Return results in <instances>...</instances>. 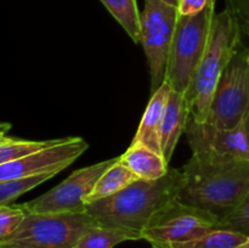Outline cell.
Wrapping results in <instances>:
<instances>
[{
	"label": "cell",
	"mask_w": 249,
	"mask_h": 248,
	"mask_svg": "<svg viewBox=\"0 0 249 248\" xmlns=\"http://www.w3.org/2000/svg\"><path fill=\"white\" fill-rule=\"evenodd\" d=\"M56 174L49 173V174L34 175V177H24L19 180H11V181H0V206L11 204L16 201L19 196L28 192L29 190L34 189L38 185L43 184L46 180L51 179Z\"/></svg>",
	"instance_id": "ffe728a7"
},
{
	"label": "cell",
	"mask_w": 249,
	"mask_h": 248,
	"mask_svg": "<svg viewBox=\"0 0 249 248\" xmlns=\"http://www.w3.org/2000/svg\"><path fill=\"white\" fill-rule=\"evenodd\" d=\"M61 139H53V140H23V139L11 138L9 136L7 140L0 143V165L9 163L17 158L24 157L31 153L38 152L46 147L55 145Z\"/></svg>",
	"instance_id": "ac0fdd59"
},
{
	"label": "cell",
	"mask_w": 249,
	"mask_h": 248,
	"mask_svg": "<svg viewBox=\"0 0 249 248\" xmlns=\"http://www.w3.org/2000/svg\"><path fill=\"white\" fill-rule=\"evenodd\" d=\"M184 185L181 168H169L160 179H139L113 196L88 204L87 213L99 225L141 235L156 212L177 198Z\"/></svg>",
	"instance_id": "7a4b0ae2"
},
{
	"label": "cell",
	"mask_w": 249,
	"mask_h": 248,
	"mask_svg": "<svg viewBox=\"0 0 249 248\" xmlns=\"http://www.w3.org/2000/svg\"><path fill=\"white\" fill-rule=\"evenodd\" d=\"M170 91H172V89H170L169 84L164 82V84L160 89H157L153 94H151L152 96H151L147 107L143 112L140 125L136 130V134L131 143L147 146L151 150L162 155V150H160V130H162L163 117H164L165 107H167Z\"/></svg>",
	"instance_id": "7c38bea8"
},
{
	"label": "cell",
	"mask_w": 249,
	"mask_h": 248,
	"mask_svg": "<svg viewBox=\"0 0 249 248\" xmlns=\"http://www.w3.org/2000/svg\"><path fill=\"white\" fill-rule=\"evenodd\" d=\"M212 1L213 0H179L178 12L181 16H194L203 11Z\"/></svg>",
	"instance_id": "603a6c76"
},
{
	"label": "cell",
	"mask_w": 249,
	"mask_h": 248,
	"mask_svg": "<svg viewBox=\"0 0 249 248\" xmlns=\"http://www.w3.org/2000/svg\"><path fill=\"white\" fill-rule=\"evenodd\" d=\"M192 155L204 158H249V145L243 122L235 128H219L190 117L185 129Z\"/></svg>",
	"instance_id": "8fae6325"
},
{
	"label": "cell",
	"mask_w": 249,
	"mask_h": 248,
	"mask_svg": "<svg viewBox=\"0 0 249 248\" xmlns=\"http://www.w3.org/2000/svg\"><path fill=\"white\" fill-rule=\"evenodd\" d=\"M142 240L139 233L118 228L96 225L88 229L73 248H113L124 241Z\"/></svg>",
	"instance_id": "2e32d148"
},
{
	"label": "cell",
	"mask_w": 249,
	"mask_h": 248,
	"mask_svg": "<svg viewBox=\"0 0 249 248\" xmlns=\"http://www.w3.org/2000/svg\"><path fill=\"white\" fill-rule=\"evenodd\" d=\"M135 44L140 43V15L136 0H100Z\"/></svg>",
	"instance_id": "e0dca14e"
},
{
	"label": "cell",
	"mask_w": 249,
	"mask_h": 248,
	"mask_svg": "<svg viewBox=\"0 0 249 248\" xmlns=\"http://www.w3.org/2000/svg\"><path fill=\"white\" fill-rule=\"evenodd\" d=\"M243 125H245V130H246V136H247L248 140V145H249V107L245 114V118H243Z\"/></svg>",
	"instance_id": "d4e9b609"
},
{
	"label": "cell",
	"mask_w": 249,
	"mask_h": 248,
	"mask_svg": "<svg viewBox=\"0 0 249 248\" xmlns=\"http://www.w3.org/2000/svg\"><path fill=\"white\" fill-rule=\"evenodd\" d=\"M190 117L191 113L184 95L172 90L168 97L160 130V150L168 163L174 155L180 136L185 133Z\"/></svg>",
	"instance_id": "4fadbf2b"
},
{
	"label": "cell",
	"mask_w": 249,
	"mask_h": 248,
	"mask_svg": "<svg viewBox=\"0 0 249 248\" xmlns=\"http://www.w3.org/2000/svg\"><path fill=\"white\" fill-rule=\"evenodd\" d=\"M178 16V7L160 0H145V7L140 15V43L150 68L151 94L165 82L168 55Z\"/></svg>",
	"instance_id": "ba28073f"
},
{
	"label": "cell",
	"mask_w": 249,
	"mask_h": 248,
	"mask_svg": "<svg viewBox=\"0 0 249 248\" xmlns=\"http://www.w3.org/2000/svg\"><path fill=\"white\" fill-rule=\"evenodd\" d=\"M184 203L204 209L220 220L249 194V158H204L192 155L181 168Z\"/></svg>",
	"instance_id": "6da1fadb"
},
{
	"label": "cell",
	"mask_w": 249,
	"mask_h": 248,
	"mask_svg": "<svg viewBox=\"0 0 249 248\" xmlns=\"http://www.w3.org/2000/svg\"><path fill=\"white\" fill-rule=\"evenodd\" d=\"M151 248H155V247H152V246H151Z\"/></svg>",
	"instance_id": "4dcf8cb0"
},
{
	"label": "cell",
	"mask_w": 249,
	"mask_h": 248,
	"mask_svg": "<svg viewBox=\"0 0 249 248\" xmlns=\"http://www.w3.org/2000/svg\"><path fill=\"white\" fill-rule=\"evenodd\" d=\"M218 229L241 233L249 238V194L228 215L219 220Z\"/></svg>",
	"instance_id": "44dd1931"
},
{
	"label": "cell",
	"mask_w": 249,
	"mask_h": 248,
	"mask_svg": "<svg viewBox=\"0 0 249 248\" xmlns=\"http://www.w3.org/2000/svg\"><path fill=\"white\" fill-rule=\"evenodd\" d=\"M139 179L140 177L121 162V157H118L117 162H114L97 180L91 194L87 198V204L113 196Z\"/></svg>",
	"instance_id": "9a60e30c"
},
{
	"label": "cell",
	"mask_w": 249,
	"mask_h": 248,
	"mask_svg": "<svg viewBox=\"0 0 249 248\" xmlns=\"http://www.w3.org/2000/svg\"><path fill=\"white\" fill-rule=\"evenodd\" d=\"M241 35V22L231 10L215 14L208 45L184 95L194 121L207 122L219 78L242 44Z\"/></svg>",
	"instance_id": "3957f363"
},
{
	"label": "cell",
	"mask_w": 249,
	"mask_h": 248,
	"mask_svg": "<svg viewBox=\"0 0 249 248\" xmlns=\"http://www.w3.org/2000/svg\"><path fill=\"white\" fill-rule=\"evenodd\" d=\"M238 248H249V238L247 241H246L245 243H243V245H241Z\"/></svg>",
	"instance_id": "f546056e"
},
{
	"label": "cell",
	"mask_w": 249,
	"mask_h": 248,
	"mask_svg": "<svg viewBox=\"0 0 249 248\" xmlns=\"http://www.w3.org/2000/svg\"><path fill=\"white\" fill-rule=\"evenodd\" d=\"M248 240L247 236L232 231L215 229L198 240L175 248H238Z\"/></svg>",
	"instance_id": "d6986e66"
},
{
	"label": "cell",
	"mask_w": 249,
	"mask_h": 248,
	"mask_svg": "<svg viewBox=\"0 0 249 248\" xmlns=\"http://www.w3.org/2000/svg\"><path fill=\"white\" fill-rule=\"evenodd\" d=\"M6 134L7 133H2V131H0V143L4 142L5 140H7V139H9V136H7Z\"/></svg>",
	"instance_id": "f1b7e54d"
},
{
	"label": "cell",
	"mask_w": 249,
	"mask_h": 248,
	"mask_svg": "<svg viewBox=\"0 0 249 248\" xmlns=\"http://www.w3.org/2000/svg\"><path fill=\"white\" fill-rule=\"evenodd\" d=\"M2 133H4V131H2Z\"/></svg>",
	"instance_id": "1f68e13d"
},
{
	"label": "cell",
	"mask_w": 249,
	"mask_h": 248,
	"mask_svg": "<svg viewBox=\"0 0 249 248\" xmlns=\"http://www.w3.org/2000/svg\"><path fill=\"white\" fill-rule=\"evenodd\" d=\"M11 129V124L6 123V122H0V131H4V133H7V131Z\"/></svg>",
	"instance_id": "484cf974"
},
{
	"label": "cell",
	"mask_w": 249,
	"mask_h": 248,
	"mask_svg": "<svg viewBox=\"0 0 249 248\" xmlns=\"http://www.w3.org/2000/svg\"><path fill=\"white\" fill-rule=\"evenodd\" d=\"M121 162L142 180L160 179L169 170V163L160 153L138 143L129 146L128 150L121 156Z\"/></svg>",
	"instance_id": "5bb4252c"
},
{
	"label": "cell",
	"mask_w": 249,
	"mask_h": 248,
	"mask_svg": "<svg viewBox=\"0 0 249 248\" xmlns=\"http://www.w3.org/2000/svg\"><path fill=\"white\" fill-rule=\"evenodd\" d=\"M89 145L82 138H62L57 143L38 152L0 165V181H11L34 175L57 174L70 167Z\"/></svg>",
	"instance_id": "30bf717a"
},
{
	"label": "cell",
	"mask_w": 249,
	"mask_h": 248,
	"mask_svg": "<svg viewBox=\"0 0 249 248\" xmlns=\"http://www.w3.org/2000/svg\"><path fill=\"white\" fill-rule=\"evenodd\" d=\"M241 28H242V32L249 39V23H241Z\"/></svg>",
	"instance_id": "4316f807"
},
{
	"label": "cell",
	"mask_w": 249,
	"mask_h": 248,
	"mask_svg": "<svg viewBox=\"0 0 249 248\" xmlns=\"http://www.w3.org/2000/svg\"><path fill=\"white\" fill-rule=\"evenodd\" d=\"M249 107V49L241 44L221 73L207 122L219 128H235Z\"/></svg>",
	"instance_id": "52a82bcc"
},
{
	"label": "cell",
	"mask_w": 249,
	"mask_h": 248,
	"mask_svg": "<svg viewBox=\"0 0 249 248\" xmlns=\"http://www.w3.org/2000/svg\"><path fill=\"white\" fill-rule=\"evenodd\" d=\"M219 219L204 209L174 198L156 212L141 236L155 248H175L218 229Z\"/></svg>",
	"instance_id": "8992f818"
},
{
	"label": "cell",
	"mask_w": 249,
	"mask_h": 248,
	"mask_svg": "<svg viewBox=\"0 0 249 248\" xmlns=\"http://www.w3.org/2000/svg\"><path fill=\"white\" fill-rule=\"evenodd\" d=\"M117 159L118 157L111 158L75 170L50 191L23 203L24 208L32 213L40 214L87 213V198L100 177Z\"/></svg>",
	"instance_id": "9c48e42d"
},
{
	"label": "cell",
	"mask_w": 249,
	"mask_h": 248,
	"mask_svg": "<svg viewBox=\"0 0 249 248\" xmlns=\"http://www.w3.org/2000/svg\"><path fill=\"white\" fill-rule=\"evenodd\" d=\"M226 5L241 23H249V0H226Z\"/></svg>",
	"instance_id": "cb8c5ba5"
},
{
	"label": "cell",
	"mask_w": 249,
	"mask_h": 248,
	"mask_svg": "<svg viewBox=\"0 0 249 248\" xmlns=\"http://www.w3.org/2000/svg\"><path fill=\"white\" fill-rule=\"evenodd\" d=\"M27 215L23 203L0 206V243L11 237Z\"/></svg>",
	"instance_id": "7402d4cb"
},
{
	"label": "cell",
	"mask_w": 249,
	"mask_h": 248,
	"mask_svg": "<svg viewBox=\"0 0 249 248\" xmlns=\"http://www.w3.org/2000/svg\"><path fill=\"white\" fill-rule=\"evenodd\" d=\"M99 224L88 213L40 214L27 211L16 232L0 248H73L88 229Z\"/></svg>",
	"instance_id": "5b68a950"
},
{
	"label": "cell",
	"mask_w": 249,
	"mask_h": 248,
	"mask_svg": "<svg viewBox=\"0 0 249 248\" xmlns=\"http://www.w3.org/2000/svg\"><path fill=\"white\" fill-rule=\"evenodd\" d=\"M160 1L165 2V4L168 5H172V6L178 7V1H179V0H160Z\"/></svg>",
	"instance_id": "83f0119b"
},
{
	"label": "cell",
	"mask_w": 249,
	"mask_h": 248,
	"mask_svg": "<svg viewBox=\"0 0 249 248\" xmlns=\"http://www.w3.org/2000/svg\"><path fill=\"white\" fill-rule=\"evenodd\" d=\"M215 2L194 16H178L168 55L165 83L170 89L185 95L209 41Z\"/></svg>",
	"instance_id": "277c9868"
}]
</instances>
